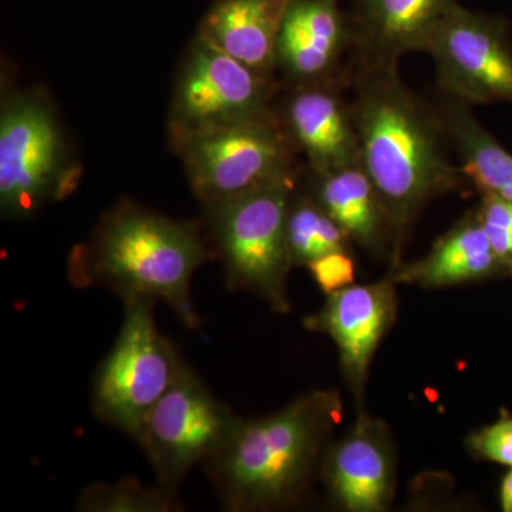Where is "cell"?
<instances>
[{
  "mask_svg": "<svg viewBox=\"0 0 512 512\" xmlns=\"http://www.w3.org/2000/svg\"><path fill=\"white\" fill-rule=\"evenodd\" d=\"M350 92L360 164L392 225L394 269L402 264L407 235L421 211L460 190L467 178L447 156L450 143L436 104L404 84L399 64L356 67Z\"/></svg>",
  "mask_w": 512,
  "mask_h": 512,
  "instance_id": "cell-1",
  "label": "cell"
},
{
  "mask_svg": "<svg viewBox=\"0 0 512 512\" xmlns=\"http://www.w3.org/2000/svg\"><path fill=\"white\" fill-rule=\"evenodd\" d=\"M342 416L339 392L313 390L271 416L242 419L227 447L207 463L224 507L268 511L302 501Z\"/></svg>",
  "mask_w": 512,
  "mask_h": 512,
  "instance_id": "cell-2",
  "label": "cell"
},
{
  "mask_svg": "<svg viewBox=\"0 0 512 512\" xmlns=\"http://www.w3.org/2000/svg\"><path fill=\"white\" fill-rule=\"evenodd\" d=\"M207 259L210 252L197 225L121 204L103 218L86 245L74 249L69 272L74 285L106 286L124 303H167L194 329L200 319L192 308L191 281Z\"/></svg>",
  "mask_w": 512,
  "mask_h": 512,
  "instance_id": "cell-3",
  "label": "cell"
},
{
  "mask_svg": "<svg viewBox=\"0 0 512 512\" xmlns=\"http://www.w3.org/2000/svg\"><path fill=\"white\" fill-rule=\"evenodd\" d=\"M296 188L298 175H293L207 210L229 288L254 293L278 313L291 309L286 218Z\"/></svg>",
  "mask_w": 512,
  "mask_h": 512,
  "instance_id": "cell-4",
  "label": "cell"
},
{
  "mask_svg": "<svg viewBox=\"0 0 512 512\" xmlns=\"http://www.w3.org/2000/svg\"><path fill=\"white\" fill-rule=\"evenodd\" d=\"M52 104L37 92L3 94L0 107V210L30 217L74 188V168Z\"/></svg>",
  "mask_w": 512,
  "mask_h": 512,
  "instance_id": "cell-5",
  "label": "cell"
},
{
  "mask_svg": "<svg viewBox=\"0 0 512 512\" xmlns=\"http://www.w3.org/2000/svg\"><path fill=\"white\" fill-rule=\"evenodd\" d=\"M192 191L205 208L298 175L293 146L275 107L254 119L178 144Z\"/></svg>",
  "mask_w": 512,
  "mask_h": 512,
  "instance_id": "cell-6",
  "label": "cell"
},
{
  "mask_svg": "<svg viewBox=\"0 0 512 512\" xmlns=\"http://www.w3.org/2000/svg\"><path fill=\"white\" fill-rule=\"evenodd\" d=\"M154 302L124 303L123 326L97 372L93 390L96 416L138 439L148 414L173 383L180 357L158 332Z\"/></svg>",
  "mask_w": 512,
  "mask_h": 512,
  "instance_id": "cell-7",
  "label": "cell"
},
{
  "mask_svg": "<svg viewBox=\"0 0 512 512\" xmlns=\"http://www.w3.org/2000/svg\"><path fill=\"white\" fill-rule=\"evenodd\" d=\"M241 420L180 360L173 383L148 414L137 441L158 485L175 494L192 468L227 447Z\"/></svg>",
  "mask_w": 512,
  "mask_h": 512,
  "instance_id": "cell-8",
  "label": "cell"
},
{
  "mask_svg": "<svg viewBox=\"0 0 512 512\" xmlns=\"http://www.w3.org/2000/svg\"><path fill=\"white\" fill-rule=\"evenodd\" d=\"M276 92L275 79L197 36L175 80L168 119L171 141L177 147L188 138L261 116L274 107Z\"/></svg>",
  "mask_w": 512,
  "mask_h": 512,
  "instance_id": "cell-9",
  "label": "cell"
},
{
  "mask_svg": "<svg viewBox=\"0 0 512 512\" xmlns=\"http://www.w3.org/2000/svg\"><path fill=\"white\" fill-rule=\"evenodd\" d=\"M424 53L436 64L437 86L468 106H512L511 22L456 3L431 33Z\"/></svg>",
  "mask_w": 512,
  "mask_h": 512,
  "instance_id": "cell-10",
  "label": "cell"
},
{
  "mask_svg": "<svg viewBox=\"0 0 512 512\" xmlns=\"http://www.w3.org/2000/svg\"><path fill=\"white\" fill-rule=\"evenodd\" d=\"M352 29L340 0H291L276 49L286 86L352 84Z\"/></svg>",
  "mask_w": 512,
  "mask_h": 512,
  "instance_id": "cell-11",
  "label": "cell"
},
{
  "mask_svg": "<svg viewBox=\"0 0 512 512\" xmlns=\"http://www.w3.org/2000/svg\"><path fill=\"white\" fill-rule=\"evenodd\" d=\"M396 282L350 285L330 293L305 326L326 333L338 348L340 367L357 406L365 399L370 365L384 335L397 316Z\"/></svg>",
  "mask_w": 512,
  "mask_h": 512,
  "instance_id": "cell-12",
  "label": "cell"
},
{
  "mask_svg": "<svg viewBox=\"0 0 512 512\" xmlns=\"http://www.w3.org/2000/svg\"><path fill=\"white\" fill-rule=\"evenodd\" d=\"M350 84L329 82L288 87L275 107L311 173H328L360 163L359 137Z\"/></svg>",
  "mask_w": 512,
  "mask_h": 512,
  "instance_id": "cell-13",
  "label": "cell"
},
{
  "mask_svg": "<svg viewBox=\"0 0 512 512\" xmlns=\"http://www.w3.org/2000/svg\"><path fill=\"white\" fill-rule=\"evenodd\" d=\"M320 474L342 510L386 511L396 490V451L387 424L362 409L352 429L330 444Z\"/></svg>",
  "mask_w": 512,
  "mask_h": 512,
  "instance_id": "cell-14",
  "label": "cell"
},
{
  "mask_svg": "<svg viewBox=\"0 0 512 512\" xmlns=\"http://www.w3.org/2000/svg\"><path fill=\"white\" fill-rule=\"evenodd\" d=\"M457 0H352V66L399 64L423 52L427 40Z\"/></svg>",
  "mask_w": 512,
  "mask_h": 512,
  "instance_id": "cell-15",
  "label": "cell"
},
{
  "mask_svg": "<svg viewBox=\"0 0 512 512\" xmlns=\"http://www.w3.org/2000/svg\"><path fill=\"white\" fill-rule=\"evenodd\" d=\"M309 194L338 222L352 244L392 261L393 232L375 185L362 164L328 173L308 171Z\"/></svg>",
  "mask_w": 512,
  "mask_h": 512,
  "instance_id": "cell-16",
  "label": "cell"
},
{
  "mask_svg": "<svg viewBox=\"0 0 512 512\" xmlns=\"http://www.w3.org/2000/svg\"><path fill=\"white\" fill-rule=\"evenodd\" d=\"M291 0H215L198 36L254 72L275 79L276 49Z\"/></svg>",
  "mask_w": 512,
  "mask_h": 512,
  "instance_id": "cell-17",
  "label": "cell"
},
{
  "mask_svg": "<svg viewBox=\"0 0 512 512\" xmlns=\"http://www.w3.org/2000/svg\"><path fill=\"white\" fill-rule=\"evenodd\" d=\"M504 268L474 211L437 239L429 254L402 262L389 276L396 284L439 289L483 281Z\"/></svg>",
  "mask_w": 512,
  "mask_h": 512,
  "instance_id": "cell-18",
  "label": "cell"
},
{
  "mask_svg": "<svg viewBox=\"0 0 512 512\" xmlns=\"http://www.w3.org/2000/svg\"><path fill=\"white\" fill-rule=\"evenodd\" d=\"M464 177L480 194L512 202V154L474 117L473 107L441 93L436 103Z\"/></svg>",
  "mask_w": 512,
  "mask_h": 512,
  "instance_id": "cell-19",
  "label": "cell"
},
{
  "mask_svg": "<svg viewBox=\"0 0 512 512\" xmlns=\"http://www.w3.org/2000/svg\"><path fill=\"white\" fill-rule=\"evenodd\" d=\"M293 266H308L332 252L352 251V241L308 191L296 188L286 218Z\"/></svg>",
  "mask_w": 512,
  "mask_h": 512,
  "instance_id": "cell-20",
  "label": "cell"
},
{
  "mask_svg": "<svg viewBox=\"0 0 512 512\" xmlns=\"http://www.w3.org/2000/svg\"><path fill=\"white\" fill-rule=\"evenodd\" d=\"M175 494L128 478L119 484H94L86 488L77 503V510L87 512H171L177 511Z\"/></svg>",
  "mask_w": 512,
  "mask_h": 512,
  "instance_id": "cell-21",
  "label": "cell"
},
{
  "mask_svg": "<svg viewBox=\"0 0 512 512\" xmlns=\"http://www.w3.org/2000/svg\"><path fill=\"white\" fill-rule=\"evenodd\" d=\"M476 212L495 255L505 268L512 269V202L481 194Z\"/></svg>",
  "mask_w": 512,
  "mask_h": 512,
  "instance_id": "cell-22",
  "label": "cell"
},
{
  "mask_svg": "<svg viewBox=\"0 0 512 512\" xmlns=\"http://www.w3.org/2000/svg\"><path fill=\"white\" fill-rule=\"evenodd\" d=\"M466 446L473 457L512 468V417L474 431L467 437Z\"/></svg>",
  "mask_w": 512,
  "mask_h": 512,
  "instance_id": "cell-23",
  "label": "cell"
},
{
  "mask_svg": "<svg viewBox=\"0 0 512 512\" xmlns=\"http://www.w3.org/2000/svg\"><path fill=\"white\" fill-rule=\"evenodd\" d=\"M306 268L326 295L355 284L356 265L350 251L332 252L311 262Z\"/></svg>",
  "mask_w": 512,
  "mask_h": 512,
  "instance_id": "cell-24",
  "label": "cell"
},
{
  "mask_svg": "<svg viewBox=\"0 0 512 512\" xmlns=\"http://www.w3.org/2000/svg\"><path fill=\"white\" fill-rule=\"evenodd\" d=\"M500 501L503 511L512 512V468L501 483Z\"/></svg>",
  "mask_w": 512,
  "mask_h": 512,
  "instance_id": "cell-25",
  "label": "cell"
}]
</instances>
